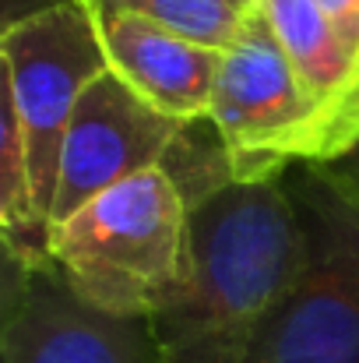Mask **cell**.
<instances>
[{
    "instance_id": "6da1fadb",
    "label": "cell",
    "mask_w": 359,
    "mask_h": 363,
    "mask_svg": "<svg viewBox=\"0 0 359 363\" xmlns=\"http://www.w3.org/2000/svg\"><path fill=\"white\" fill-rule=\"evenodd\" d=\"M300 216L285 180L233 184L190 212V272L155 314L162 363H250L300 268Z\"/></svg>"
},
{
    "instance_id": "7a4b0ae2",
    "label": "cell",
    "mask_w": 359,
    "mask_h": 363,
    "mask_svg": "<svg viewBox=\"0 0 359 363\" xmlns=\"http://www.w3.org/2000/svg\"><path fill=\"white\" fill-rule=\"evenodd\" d=\"M50 257L89 307L155 318L190 272V205L162 169L134 173L64 219Z\"/></svg>"
},
{
    "instance_id": "3957f363",
    "label": "cell",
    "mask_w": 359,
    "mask_h": 363,
    "mask_svg": "<svg viewBox=\"0 0 359 363\" xmlns=\"http://www.w3.org/2000/svg\"><path fill=\"white\" fill-rule=\"evenodd\" d=\"M282 180L300 216L303 250L250 363H359V198L310 162Z\"/></svg>"
},
{
    "instance_id": "277c9868",
    "label": "cell",
    "mask_w": 359,
    "mask_h": 363,
    "mask_svg": "<svg viewBox=\"0 0 359 363\" xmlns=\"http://www.w3.org/2000/svg\"><path fill=\"white\" fill-rule=\"evenodd\" d=\"M4 106L25 138L32 208L53 240L60 155L85 89L110 71L96 18L78 0H60L4 25Z\"/></svg>"
},
{
    "instance_id": "5b68a950",
    "label": "cell",
    "mask_w": 359,
    "mask_h": 363,
    "mask_svg": "<svg viewBox=\"0 0 359 363\" xmlns=\"http://www.w3.org/2000/svg\"><path fill=\"white\" fill-rule=\"evenodd\" d=\"M237 184H275L292 166H317L321 134L310 99L261 11H250L237 39L219 53L208 103Z\"/></svg>"
},
{
    "instance_id": "8992f818",
    "label": "cell",
    "mask_w": 359,
    "mask_h": 363,
    "mask_svg": "<svg viewBox=\"0 0 359 363\" xmlns=\"http://www.w3.org/2000/svg\"><path fill=\"white\" fill-rule=\"evenodd\" d=\"M11 268L0 363H162L148 318L89 307L53 261Z\"/></svg>"
},
{
    "instance_id": "52a82bcc",
    "label": "cell",
    "mask_w": 359,
    "mask_h": 363,
    "mask_svg": "<svg viewBox=\"0 0 359 363\" xmlns=\"http://www.w3.org/2000/svg\"><path fill=\"white\" fill-rule=\"evenodd\" d=\"M180 127L183 123L144 103L123 78L103 71L78 99L64 138L53 230L113 184L159 169Z\"/></svg>"
},
{
    "instance_id": "ba28073f",
    "label": "cell",
    "mask_w": 359,
    "mask_h": 363,
    "mask_svg": "<svg viewBox=\"0 0 359 363\" xmlns=\"http://www.w3.org/2000/svg\"><path fill=\"white\" fill-rule=\"evenodd\" d=\"M257 11L271 25L314 106L321 134L317 166L338 162L359 145V60L331 28L317 0H264Z\"/></svg>"
},
{
    "instance_id": "9c48e42d",
    "label": "cell",
    "mask_w": 359,
    "mask_h": 363,
    "mask_svg": "<svg viewBox=\"0 0 359 363\" xmlns=\"http://www.w3.org/2000/svg\"><path fill=\"white\" fill-rule=\"evenodd\" d=\"M96 28L110 71L144 103L180 123L208 117L222 50H212L137 14H103L96 18Z\"/></svg>"
},
{
    "instance_id": "30bf717a",
    "label": "cell",
    "mask_w": 359,
    "mask_h": 363,
    "mask_svg": "<svg viewBox=\"0 0 359 363\" xmlns=\"http://www.w3.org/2000/svg\"><path fill=\"white\" fill-rule=\"evenodd\" d=\"M78 4L92 18H103V14L148 18L212 50H226L250 14V11H239L233 0H78Z\"/></svg>"
},
{
    "instance_id": "8fae6325",
    "label": "cell",
    "mask_w": 359,
    "mask_h": 363,
    "mask_svg": "<svg viewBox=\"0 0 359 363\" xmlns=\"http://www.w3.org/2000/svg\"><path fill=\"white\" fill-rule=\"evenodd\" d=\"M317 7L359 60V0H317Z\"/></svg>"
},
{
    "instance_id": "7c38bea8",
    "label": "cell",
    "mask_w": 359,
    "mask_h": 363,
    "mask_svg": "<svg viewBox=\"0 0 359 363\" xmlns=\"http://www.w3.org/2000/svg\"><path fill=\"white\" fill-rule=\"evenodd\" d=\"M324 169H328V173H331L349 194H356L359 198V145L349 152V155H342L338 162H331V166H324Z\"/></svg>"
},
{
    "instance_id": "4fadbf2b",
    "label": "cell",
    "mask_w": 359,
    "mask_h": 363,
    "mask_svg": "<svg viewBox=\"0 0 359 363\" xmlns=\"http://www.w3.org/2000/svg\"><path fill=\"white\" fill-rule=\"evenodd\" d=\"M233 4H237L239 11H257V7H261L264 0H233Z\"/></svg>"
}]
</instances>
